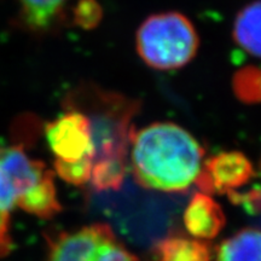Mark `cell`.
<instances>
[{"label": "cell", "instance_id": "6da1fadb", "mask_svg": "<svg viewBox=\"0 0 261 261\" xmlns=\"http://www.w3.org/2000/svg\"><path fill=\"white\" fill-rule=\"evenodd\" d=\"M67 107L89 117L94 145L91 185L98 192L119 190L127 172L132 120L138 113L137 99L96 86L79 87L67 98Z\"/></svg>", "mask_w": 261, "mask_h": 261}, {"label": "cell", "instance_id": "7a4b0ae2", "mask_svg": "<svg viewBox=\"0 0 261 261\" xmlns=\"http://www.w3.org/2000/svg\"><path fill=\"white\" fill-rule=\"evenodd\" d=\"M129 150L133 177L150 190L185 191L202 171L204 150L191 133L173 122L135 130Z\"/></svg>", "mask_w": 261, "mask_h": 261}, {"label": "cell", "instance_id": "3957f363", "mask_svg": "<svg viewBox=\"0 0 261 261\" xmlns=\"http://www.w3.org/2000/svg\"><path fill=\"white\" fill-rule=\"evenodd\" d=\"M137 52L149 67L173 70L187 65L200 45L197 32L187 16L163 12L150 16L136 37Z\"/></svg>", "mask_w": 261, "mask_h": 261}, {"label": "cell", "instance_id": "277c9868", "mask_svg": "<svg viewBox=\"0 0 261 261\" xmlns=\"http://www.w3.org/2000/svg\"><path fill=\"white\" fill-rule=\"evenodd\" d=\"M47 261H139L108 224L65 231L48 240Z\"/></svg>", "mask_w": 261, "mask_h": 261}, {"label": "cell", "instance_id": "5b68a950", "mask_svg": "<svg viewBox=\"0 0 261 261\" xmlns=\"http://www.w3.org/2000/svg\"><path fill=\"white\" fill-rule=\"evenodd\" d=\"M45 136L56 161L93 163L94 145L90 120L80 110L68 108L67 113L47 123Z\"/></svg>", "mask_w": 261, "mask_h": 261}, {"label": "cell", "instance_id": "8992f818", "mask_svg": "<svg viewBox=\"0 0 261 261\" xmlns=\"http://www.w3.org/2000/svg\"><path fill=\"white\" fill-rule=\"evenodd\" d=\"M254 175L252 162L240 151H224L204 162L196 184L203 194H228Z\"/></svg>", "mask_w": 261, "mask_h": 261}, {"label": "cell", "instance_id": "52a82bcc", "mask_svg": "<svg viewBox=\"0 0 261 261\" xmlns=\"http://www.w3.org/2000/svg\"><path fill=\"white\" fill-rule=\"evenodd\" d=\"M182 219L189 233L200 240H213L226 223L220 205L203 192H198L191 198Z\"/></svg>", "mask_w": 261, "mask_h": 261}, {"label": "cell", "instance_id": "ba28073f", "mask_svg": "<svg viewBox=\"0 0 261 261\" xmlns=\"http://www.w3.org/2000/svg\"><path fill=\"white\" fill-rule=\"evenodd\" d=\"M212 256L210 243L178 234L163 238L151 252V261H211Z\"/></svg>", "mask_w": 261, "mask_h": 261}, {"label": "cell", "instance_id": "9c48e42d", "mask_svg": "<svg viewBox=\"0 0 261 261\" xmlns=\"http://www.w3.org/2000/svg\"><path fill=\"white\" fill-rule=\"evenodd\" d=\"M215 261H261V228L246 227L226 238Z\"/></svg>", "mask_w": 261, "mask_h": 261}, {"label": "cell", "instance_id": "30bf717a", "mask_svg": "<svg viewBox=\"0 0 261 261\" xmlns=\"http://www.w3.org/2000/svg\"><path fill=\"white\" fill-rule=\"evenodd\" d=\"M233 39L244 51L261 58V0L241 10L234 19Z\"/></svg>", "mask_w": 261, "mask_h": 261}, {"label": "cell", "instance_id": "8fae6325", "mask_svg": "<svg viewBox=\"0 0 261 261\" xmlns=\"http://www.w3.org/2000/svg\"><path fill=\"white\" fill-rule=\"evenodd\" d=\"M2 146V145H0ZM17 189L0 156V257L11 252V213L17 205Z\"/></svg>", "mask_w": 261, "mask_h": 261}, {"label": "cell", "instance_id": "7c38bea8", "mask_svg": "<svg viewBox=\"0 0 261 261\" xmlns=\"http://www.w3.org/2000/svg\"><path fill=\"white\" fill-rule=\"evenodd\" d=\"M64 3L65 0H21L25 21L33 28H46Z\"/></svg>", "mask_w": 261, "mask_h": 261}, {"label": "cell", "instance_id": "4fadbf2b", "mask_svg": "<svg viewBox=\"0 0 261 261\" xmlns=\"http://www.w3.org/2000/svg\"><path fill=\"white\" fill-rule=\"evenodd\" d=\"M233 90L244 103L261 102V70L249 67L238 71L233 79Z\"/></svg>", "mask_w": 261, "mask_h": 261}, {"label": "cell", "instance_id": "5bb4252c", "mask_svg": "<svg viewBox=\"0 0 261 261\" xmlns=\"http://www.w3.org/2000/svg\"><path fill=\"white\" fill-rule=\"evenodd\" d=\"M55 169L60 177L68 184L83 187L90 181L92 162L80 161L74 163L55 161Z\"/></svg>", "mask_w": 261, "mask_h": 261}, {"label": "cell", "instance_id": "9a60e30c", "mask_svg": "<svg viewBox=\"0 0 261 261\" xmlns=\"http://www.w3.org/2000/svg\"><path fill=\"white\" fill-rule=\"evenodd\" d=\"M230 201L234 204L241 205L248 214H261V189L253 188L246 192H238L236 190L227 194Z\"/></svg>", "mask_w": 261, "mask_h": 261}, {"label": "cell", "instance_id": "2e32d148", "mask_svg": "<svg viewBox=\"0 0 261 261\" xmlns=\"http://www.w3.org/2000/svg\"><path fill=\"white\" fill-rule=\"evenodd\" d=\"M100 17V9L94 0H80L75 10V19L84 28H91L97 24Z\"/></svg>", "mask_w": 261, "mask_h": 261}]
</instances>
